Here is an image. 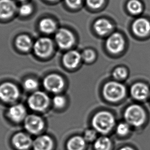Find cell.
I'll return each mask as SVG.
<instances>
[{
  "instance_id": "cell-1",
  "label": "cell",
  "mask_w": 150,
  "mask_h": 150,
  "mask_svg": "<svg viewBox=\"0 0 150 150\" xmlns=\"http://www.w3.org/2000/svg\"><path fill=\"white\" fill-rule=\"evenodd\" d=\"M115 124V120L113 115L107 111L98 112L92 120L94 130L102 134H106L111 131Z\"/></svg>"
},
{
  "instance_id": "cell-2",
  "label": "cell",
  "mask_w": 150,
  "mask_h": 150,
  "mask_svg": "<svg viewBox=\"0 0 150 150\" xmlns=\"http://www.w3.org/2000/svg\"><path fill=\"white\" fill-rule=\"evenodd\" d=\"M126 121L131 126L140 127L146 120V113L141 107L137 105H130L124 112Z\"/></svg>"
},
{
  "instance_id": "cell-3",
  "label": "cell",
  "mask_w": 150,
  "mask_h": 150,
  "mask_svg": "<svg viewBox=\"0 0 150 150\" xmlns=\"http://www.w3.org/2000/svg\"><path fill=\"white\" fill-rule=\"evenodd\" d=\"M103 93L105 98L109 101L116 102L125 96L126 88L119 83L110 81L104 86Z\"/></svg>"
},
{
  "instance_id": "cell-4",
  "label": "cell",
  "mask_w": 150,
  "mask_h": 150,
  "mask_svg": "<svg viewBox=\"0 0 150 150\" xmlns=\"http://www.w3.org/2000/svg\"><path fill=\"white\" fill-rule=\"evenodd\" d=\"M50 100L46 94L42 91H36L28 99L29 107L34 111L43 112L49 107Z\"/></svg>"
},
{
  "instance_id": "cell-5",
  "label": "cell",
  "mask_w": 150,
  "mask_h": 150,
  "mask_svg": "<svg viewBox=\"0 0 150 150\" xmlns=\"http://www.w3.org/2000/svg\"><path fill=\"white\" fill-rule=\"evenodd\" d=\"M20 96V92L14 84L5 82L0 85V100L7 103L16 101Z\"/></svg>"
},
{
  "instance_id": "cell-6",
  "label": "cell",
  "mask_w": 150,
  "mask_h": 150,
  "mask_svg": "<svg viewBox=\"0 0 150 150\" xmlns=\"http://www.w3.org/2000/svg\"><path fill=\"white\" fill-rule=\"evenodd\" d=\"M33 48L37 57L46 58L53 52L54 45L51 39L47 38H41L36 41Z\"/></svg>"
},
{
  "instance_id": "cell-7",
  "label": "cell",
  "mask_w": 150,
  "mask_h": 150,
  "mask_svg": "<svg viewBox=\"0 0 150 150\" xmlns=\"http://www.w3.org/2000/svg\"><path fill=\"white\" fill-rule=\"evenodd\" d=\"M43 86L48 91L57 93L63 90L64 81L63 78L57 74H51L45 77Z\"/></svg>"
},
{
  "instance_id": "cell-8",
  "label": "cell",
  "mask_w": 150,
  "mask_h": 150,
  "mask_svg": "<svg viewBox=\"0 0 150 150\" xmlns=\"http://www.w3.org/2000/svg\"><path fill=\"white\" fill-rule=\"evenodd\" d=\"M55 40L61 49H69L75 43V37L70 31L66 29L61 28L56 33Z\"/></svg>"
},
{
  "instance_id": "cell-9",
  "label": "cell",
  "mask_w": 150,
  "mask_h": 150,
  "mask_svg": "<svg viewBox=\"0 0 150 150\" xmlns=\"http://www.w3.org/2000/svg\"><path fill=\"white\" fill-rule=\"evenodd\" d=\"M44 122L39 116L31 114L26 116L24 120L25 129L31 134H37L40 133L44 128Z\"/></svg>"
},
{
  "instance_id": "cell-10",
  "label": "cell",
  "mask_w": 150,
  "mask_h": 150,
  "mask_svg": "<svg viewBox=\"0 0 150 150\" xmlns=\"http://www.w3.org/2000/svg\"><path fill=\"white\" fill-rule=\"evenodd\" d=\"M124 40L119 33H114L108 39L106 42V47L110 52L117 54L121 52L124 47Z\"/></svg>"
},
{
  "instance_id": "cell-11",
  "label": "cell",
  "mask_w": 150,
  "mask_h": 150,
  "mask_svg": "<svg viewBox=\"0 0 150 150\" xmlns=\"http://www.w3.org/2000/svg\"><path fill=\"white\" fill-rule=\"evenodd\" d=\"M18 11V7L14 0H0V18L8 19Z\"/></svg>"
},
{
  "instance_id": "cell-12",
  "label": "cell",
  "mask_w": 150,
  "mask_h": 150,
  "mask_svg": "<svg viewBox=\"0 0 150 150\" xmlns=\"http://www.w3.org/2000/svg\"><path fill=\"white\" fill-rule=\"evenodd\" d=\"M12 144L14 147L20 150L29 149L33 146V142L31 137L24 133H19L12 138Z\"/></svg>"
},
{
  "instance_id": "cell-13",
  "label": "cell",
  "mask_w": 150,
  "mask_h": 150,
  "mask_svg": "<svg viewBox=\"0 0 150 150\" xmlns=\"http://www.w3.org/2000/svg\"><path fill=\"white\" fill-rule=\"evenodd\" d=\"M7 115L9 119L13 122H20L26 117V110L24 105L16 104L9 108Z\"/></svg>"
},
{
  "instance_id": "cell-14",
  "label": "cell",
  "mask_w": 150,
  "mask_h": 150,
  "mask_svg": "<svg viewBox=\"0 0 150 150\" xmlns=\"http://www.w3.org/2000/svg\"><path fill=\"white\" fill-rule=\"evenodd\" d=\"M132 29L134 33L137 36L145 37L150 32V22L146 18H137L133 23Z\"/></svg>"
},
{
  "instance_id": "cell-15",
  "label": "cell",
  "mask_w": 150,
  "mask_h": 150,
  "mask_svg": "<svg viewBox=\"0 0 150 150\" xmlns=\"http://www.w3.org/2000/svg\"><path fill=\"white\" fill-rule=\"evenodd\" d=\"M81 59V54L77 51H69L63 56V64L69 69H74L79 65Z\"/></svg>"
},
{
  "instance_id": "cell-16",
  "label": "cell",
  "mask_w": 150,
  "mask_h": 150,
  "mask_svg": "<svg viewBox=\"0 0 150 150\" xmlns=\"http://www.w3.org/2000/svg\"><path fill=\"white\" fill-rule=\"evenodd\" d=\"M148 87L144 83H138L132 86L131 93L135 100H142L146 99L149 94Z\"/></svg>"
},
{
  "instance_id": "cell-17",
  "label": "cell",
  "mask_w": 150,
  "mask_h": 150,
  "mask_svg": "<svg viewBox=\"0 0 150 150\" xmlns=\"http://www.w3.org/2000/svg\"><path fill=\"white\" fill-rule=\"evenodd\" d=\"M33 146L34 150H51L53 140L47 135L39 136L33 142Z\"/></svg>"
},
{
  "instance_id": "cell-18",
  "label": "cell",
  "mask_w": 150,
  "mask_h": 150,
  "mask_svg": "<svg viewBox=\"0 0 150 150\" xmlns=\"http://www.w3.org/2000/svg\"><path fill=\"white\" fill-rule=\"evenodd\" d=\"M94 28L98 34L104 35L112 30L113 25L109 21L101 18L96 21L94 24Z\"/></svg>"
},
{
  "instance_id": "cell-19",
  "label": "cell",
  "mask_w": 150,
  "mask_h": 150,
  "mask_svg": "<svg viewBox=\"0 0 150 150\" xmlns=\"http://www.w3.org/2000/svg\"><path fill=\"white\" fill-rule=\"evenodd\" d=\"M16 45L18 49L24 52L29 51L34 46L31 39L26 35L19 36L16 40Z\"/></svg>"
},
{
  "instance_id": "cell-20",
  "label": "cell",
  "mask_w": 150,
  "mask_h": 150,
  "mask_svg": "<svg viewBox=\"0 0 150 150\" xmlns=\"http://www.w3.org/2000/svg\"><path fill=\"white\" fill-rule=\"evenodd\" d=\"M39 27L41 32L45 34H51L56 30L57 25L51 18H44L41 20Z\"/></svg>"
},
{
  "instance_id": "cell-21",
  "label": "cell",
  "mask_w": 150,
  "mask_h": 150,
  "mask_svg": "<svg viewBox=\"0 0 150 150\" xmlns=\"http://www.w3.org/2000/svg\"><path fill=\"white\" fill-rule=\"evenodd\" d=\"M86 140L81 136H74L67 142L68 150H83L85 146Z\"/></svg>"
},
{
  "instance_id": "cell-22",
  "label": "cell",
  "mask_w": 150,
  "mask_h": 150,
  "mask_svg": "<svg viewBox=\"0 0 150 150\" xmlns=\"http://www.w3.org/2000/svg\"><path fill=\"white\" fill-rule=\"evenodd\" d=\"M111 146V140L106 136L100 137L94 143V148L96 150H110Z\"/></svg>"
},
{
  "instance_id": "cell-23",
  "label": "cell",
  "mask_w": 150,
  "mask_h": 150,
  "mask_svg": "<svg viewBox=\"0 0 150 150\" xmlns=\"http://www.w3.org/2000/svg\"><path fill=\"white\" fill-rule=\"evenodd\" d=\"M127 8L130 13L135 15L140 14L143 10L142 3L139 0H130L127 4Z\"/></svg>"
},
{
  "instance_id": "cell-24",
  "label": "cell",
  "mask_w": 150,
  "mask_h": 150,
  "mask_svg": "<svg viewBox=\"0 0 150 150\" xmlns=\"http://www.w3.org/2000/svg\"><path fill=\"white\" fill-rule=\"evenodd\" d=\"M33 7L31 3L23 2L18 8V11L19 14L22 16H27L32 13Z\"/></svg>"
},
{
  "instance_id": "cell-25",
  "label": "cell",
  "mask_w": 150,
  "mask_h": 150,
  "mask_svg": "<svg viewBox=\"0 0 150 150\" xmlns=\"http://www.w3.org/2000/svg\"><path fill=\"white\" fill-rule=\"evenodd\" d=\"M38 87V82L36 79L31 78L26 79L23 83V87L28 91H36Z\"/></svg>"
},
{
  "instance_id": "cell-26",
  "label": "cell",
  "mask_w": 150,
  "mask_h": 150,
  "mask_svg": "<svg viewBox=\"0 0 150 150\" xmlns=\"http://www.w3.org/2000/svg\"><path fill=\"white\" fill-rule=\"evenodd\" d=\"M130 130L129 124L126 122L120 123L118 125L116 131L118 135L120 136H124L128 134Z\"/></svg>"
},
{
  "instance_id": "cell-27",
  "label": "cell",
  "mask_w": 150,
  "mask_h": 150,
  "mask_svg": "<svg viewBox=\"0 0 150 150\" xmlns=\"http://www.w3.org/2000/svg\"><path fill=\"white\" fill-rule=\"evenodd\" d=\"M127 75L126 69L122 67H118L114 71L113 76L116 79H125Z\"/></svg>"
},
{
  "instance_id": "cell-28",
  "label": "cell",
  "mask_w": 150,
  "mask_h": 150,
  "mask_svg": "<svg viewBox=\"0 0 150 150\" xmlns=\"http://www.w3.org/2000/svg\"><path fill=\"white\" fill-rule=\"evenodd\" d=\"M81 57L86 62H91L95 59V53L91 49H86L82 52Z\"/></svg>"
},
{
  "instance_id": "cell-29",
  "label": "cell",
  "mask_w": 150,
  "mask_h": 150,
  "mask_svg": "<svg viewBox=\"0 0 150 150\" xmlns=\"http://www.w3.org/2000/svg\"><path fill=\"white\" fill-rule=\"evenodd\" d=\"M104 2L105 0H86L87 6L94 9L101 7Z\"/></svg>"
},
{
  "instance_id": "cell-30",
  "label": "cell",
  "mask_w": 150,
  "mask_h": 150,
  "mask_svg": "<svg viewBox=\"0 0 150 150\" xmlns=\"http://www.w3.org/2000/svg\"><path fill=\"white\" fill-rule=\"evenodd\" d=\"M66 100L65 98L61 96H55L53 100V103L55 107L57 108H63L65 105Z\"/></svg>"
},
{
  "instance_id": "cell-31",
  "label": "cell",
  "mask_w": 150,
  "mask_h": 150,
  "mask_svg": "<svg viewBox=\"0 0 150 150\" xmlns=\"http://www.w3.org/2000/svg\"><path fill=\"white\" fill-rule=\"evenodd\" d=\"M97 137V131L95 130L89 129L84 132V138L86 142H93Z\"/></svg>"
},
{
  "instance_id": "cell-32",
  "label": "cell",
  "mask_w": 150,
  "mask_h": 150,
  "mask_svg": "<svg viewBox=\"0 0 150 150\" xmlns=\"http://www.w3.org/2000/svg\"><path fill=\"white\" fill-rule=\"evenodd\" d=\"M83 0H65L67 6L71 9H77L81 6Z\"/></svg>"
},
{
  "instance_id": "cell-33",
  "label": "cell",
  "mask_w": 150,
  "mask_h": 150,
  "mask_svg": "<svg viewBox=\"0 0 150 150\" xmlns=\"http://www.w3.org/2000/svg\"><path fill=\"white\" fill-rule=\"evenodd\" d=\"M119 150H133V149L131 148H130V147H124V148H122L121 149H120Z\"/></svg>"
},
{
  "instance_id": "cell-34",
  "label": "cell",
  "mask_w": 150,
  "mask_h": 150,
  "mask_svg": "<svg viewBox=\"0 0 150 150\" xmlns=\"http://www.w3.org/2000/svg\"><path fill=\"white\" fill-rule=\"evenodd\" d=\"M16 1H18L19 2H23H23H25L26 0H16Z\"/></svg>"
},
{
  "instance_id": "cell-35",
  "label": "cell",
  "mask_w": 150,
  "mask_h": 150,
  "mask_svg": "<svg viewBox=\"0 0 150 150\" xmlns=\"http://www.w3.org/2000/svg\"><path fill=\"white\" fill-rule=\"evenodd\" d=\"M49 1H51V2H55V1H57L58 0H47Z\"/></svg>"
}]
</instances>
